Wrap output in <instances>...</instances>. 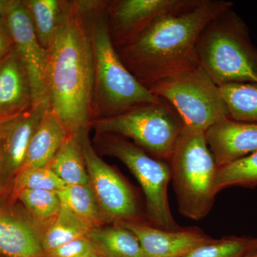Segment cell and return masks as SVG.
<instances>
[{"instance_id": "484cf974", "label": "cell", "mask_w": 257, "mask_h": 257, "mask_svg": "<svg viewBox=\"0 0 257 257\" xmlns=\"http://www.w3.org/2000/svg\"><path fill=\"white\" fill-rule=\"evenodd\" d=\"M67 186L49 166L44 167H26L13 179V196L16 197L24 189H40L58 192Z\"/></svg>"}, {"instance_id": "6da1fadb", "label": "cell", "mask_w": 257, "mask_h": 257, "mask_svg": "<svg viewBox=\"0 0 257 257\" xmlns=\"http://www.w3.org/2000/svg\"><path fill=\"white\" fill-rule=\"evenodd\" d=\"M225 0H193L188 6L165 15L117 52L128 70L147 88L199 64V35L213 19L233 8Z\"/></svg>"}, {"instance_id": "7402d4cb", "label": "cell", "mask_w": 257, "mask_h": 257, "mask_svg": "<svg viewBox=\"0 0 257 257\" xmlns=\"http://www.w3.org/2000/svg\"><path fill=\"white\" fill-rule=\"evenodd\" d=\"M91 229L73 212L61 205L58 214L41 238L44 252H50L74 239L87 236Z\"/></svg>"}, {"instance_id": "30bf717a", "label": "cell", "mask_w": 257, "mask_h": 257, "mask_svg": "<svg viewBox=\"0 0 257 257\" xmlns=\"http://www.w3.org/2000/svg\"><path fill=\"white\" fill-rule=\"evenodd\" d=\"M6 20L15 49L28 72L33 106L45 101L50 102L47 87L48 53L37 40L23 1L8 15Z\"/></svg>"}, {"instance_id": "d6a6232c", "label": "cell", "mask_w": 257, "mask_h": 257, "mask_svg": "<svg viewBox=\"0 0 257 257\" xmlns=\"http://www.w3.org/2000/svg\"><path fill=\"white\" fill-rule=\"evenodd\" d=\"M95 257H101V256H99V255H97V256H96Z\"/></svg>"}, {"instance_id": "836d02e7", "label": "cell", "mask_w": 257, "mask_h": 257, "mask_svg": "<svg viewBox=\"0 0 257 257\" xmlns=\"http://www.w3.org/2000/svg\"><path fill=\"white\" fill-rule=\"evenodd\" d=\"M256 251H257V248H256Z\"/></svg>"}, {"instance_id": "603a6c76", "label": "cell", "mask_w": 257, "mask_h": 257, "mask_svg": "<svg viewBox=\"0 0 257 257\" xmlns=\"http://www.w3.org/2000/svg\"><path fill=\"white\" fill-rule=\"evenodd\" d=\"M57 194L61 205L67 208L91 228H95L99 224L101 219L99 204L89 184L67 185Z\"/></svg>"}, {"instance_id": "4dcf8cb0", "label": "cell", "mask_w": 257, "mask_h": 257, "mask_svg": "<svg viewBox=\"0 0 257 257\" xmlns=\"http://www.w3.org/2000/svg\"><path fill=\"white\" fill-rule=\"evenodd\" d=\"M5 182L4 179H3V177H2L1 174H0V193L3 192L5 189Z\"/></svg>"}, {"instance_id": "4316f807", "label": "cell", "mask_w": 257, "mask_h": 257, "mask_svg": "<svg viewBox=\"0 0 257 257\" xmlns=\"http://www.w3.org/2000/svg\"><path fill=\"white\" fill-rule=\"evenodd\" d=\"M17 198L30 213L40 220L55 219L61 207L57 192L40 189H24Z\"/></svg>"}, {"instance_id": "5b68a950", "label": "cell", "mask_w": 257, "mask_h": 257, "mask_svg": "<svg viewBox=\"0 0 257 257\" xmlns=\"http://www.w3.org/2000/svg\"><path fill=\"white\" fill-rule=\"evenodd\" d=\"M168 163L179 211L202 220L214 205L218 170L204 132L184 126Z\"/></svg>"}, {"instance_id": "44dd1931", "label": "cell", "mask_w": 257, "mask_h": 257, "mask_svg": "<svg viewBox=\"0 0 257 257\" xmlns=\"http://www.w3.org/2000/svg\"><path fill=\"white\" fill-rule=\"evenodd\" d=\"M67 185H87L89 176L78 140L69 137L49 165Z\"/></svg>"}, {"instance_id": "9c48e42d", "label": "cell", "mask_w": 257, "mask_h": 257, "mask_svg": "<svg viewBox=\"0 0 257 257\" xmlns=\"http://www.w3.org/2000/svg\"><path fill=\"white\" fill-rule=\"evenodd\" d=\"M78 140L89 179L101 210L106 216L121 221H135L138 216L136 197L128 184L110 166L96 155L88 138L87 132Z\"/></svg>"}, {"instance_id": "cb8c5ba5", "label": "cell", "mask_w": 257, "mask_h": 257, "mask_svg": "<svg viewBox=\"0 0 257 257\" xmlns=\"http://www.w3.org/2000/svg\"><path fill=\"white\" fill-rule=\"evenodd\" d=\"M257 186V152L218 167L214 190L216 194L227 187Z\"/></svg>"}, {"instance_id": "d6986e66", "label": "cell", "mask_w": 257, "mask_h": 257, "mask_svg": "<svg viewBox=\"0 0 257 257\" xmlns=\"http://www.w3.org/2000/svg\"><path fill=\"white\" fill-rule=\"evenodd\" d=\"M35 35L40 45L48 48L60 26L65 10V3L57 0H25Z\"/></svg>"}, {"instance_id": "7a4b0ae2", "label": "cell", "mask_w": 257, "mask_h": 257, "mask_svg": "<svg viewBox=\"0 0 257 257\" xmlns=\"http://www.w3.org/2000/svg\"><path fill=\"white\" fill-rule=\"evenodd\" d=\"M77 4H67L47 48L50 108L68 134L87 132L93 112L94 63L90 35Z\"/></svg>"}, {"instance_id": "2e32d148", "label": "cell", "mask_w": 257, "mask_h": 257, "mask_svg": "<svg viewBox=\"0 0 257 257\" xmlns=\"http://www.w3.org/2000/svg\"><path fill=\"white\" fill-rule=\"evenodd\" d=\"M0 253L7 257H43L41 239L30 221L0 206Z\"/></svg>"}, {"instance_id": "f1b7e54d", "label": "cell", "mask_w": 257, "mask_h": 257, "mask_svg": "<svg viewBox=\"0 0 257 257\" xmlns=\"http://www.w3.org/2000/svg\"><path fill=\"white\" fill-rule=\"evenodd\" d=\"M14 46L6 18H0V63Z\"/></svg>"}, {"instance_id": "1f68e13d", "label": "cell", "mask_w": 257, "mask_h": 257, "mask_svg": "<svg viewBox=\"0 0 257 257\" xmlns=\"http://www.w3.org/2000/svg\"><path fill=\"white\" fill-rule=\"evenodd\" d=\"M249 257H257V251H256V250Z\"/></svg>"}, {"instance_id": "8fae6325", "label": "cell", "mask_w": 257, "mask_h": 257, "mask_svg": "<svg viewBox=\"0 0 257 257\" xmlns=\"http://www.w3.org/2000/svg\"><path fill=\"white\" fill-rule=\"evenodd\" d=\"M193 0H119L109 8L114 45L126 46L162 17L188 6Z\"/></svg>"}, {"instance_id": "f546056e", "label": "cell", "mask_w": 257, "mask_h": 257, "mask_svg": "<svg viewBox=\"0 0 257 257\" xmlns=\"http://www.w3.org/2000/svg\"><path fill=\"white\" fill-rule=\"evenodd\" d=\"M20 2V0H0V18H6Z\"/></svg>"}, {"instance_id": "83f0119b", "label": "cell", "mask_w": 257, "mask_h": 257, "mask_svg": "<svg viewBox=\"0 0 257 257\" xmlns=\"http://www.w3.org/2000/svg\"><path fill=\"white\" fill-rule=\"evenodd\" d=\"M95 246L87 236L78 238L45 253L46 257H95Z\"/></svg>"}, {"instance_id": "8992f818", "label": "cell", "mask_w": 257, "mask_h": 257, "mask_svg": "<svg viewBox=\"0 0 257 257\" xmlns=\"http://www.w3.org/2000/svg\"><path fill=\"white\" fill-rule=\"evenodd\" d=\"M97 133L130 139L152 157L169 162L184 122L170 103L162 99L94 121Z\"/></svg>"}, {"instance_id": "ffe728a7", "label": "cell", "mask_w": 257, "mask_h": 257, "mask_svg": "<svg viewBox=\"0 0 257 257\" xmlns=\"http://www.w3.org/2000/svg\"><path fill=\"white\" fill-rule=\"evenodd\" d=\"M219 89L229 118L257 122V82L232 83Z\"/></svg>"}, {"instance_id": "52a82bcc", "label": "cell", "mask_w": 257, "mask_h": 257, "mask_svg": "<svg viewBox=\"0 0 257 257\" xmlns=\"http://www.w3.org/2000/svg\"><path fill=\"white\" fill-rule=\"evenodd\" d=\"M149 89L170 103L187 127L205 133L229 117L219 87L199 64L162 79Z\"/></svg>"}, {"instance_id": "e0dca14e", "label": "cell", "mask_w": 257, "mask_h": 257, "mask_svg": "<svg viewBox=\"0 0 257 257\" xmlns=\"http://www.w3.org/2000/svg\"><path fill=\"white\" fill-rule=\"evenodd\" d=\"M68 138L63 125L51 108H49L32 136L24 167H44L50 165Z\"/></svg>"}, {"instance_id": "3957f363", "label": "cell", "mask_w": 257, "mask_h": 257, "mask_svg": "<svg viewBox=\"0 0 257 257\" xmlns=\"http://www.w3.org/2000/svg\"><path fill=\"white\" fill-rule=\"evenodd\" d=\"M198 62L218 87L257 82V48L232 8L208 24L196 47Z\"/></svg>"}, {"instance_id": "5bb4252c", "label": "cell", "mask_w": 257, "mask_h": 257, "mask_svg": "<svg viewBox=\"0 0 257 257\" xmlns=\"http://www.w3.org/2000/svg\"><path fill=\"white\" fill-rule=\"evenodd\" d=\"M204 136L218 167L257 152V122L225 118L208 128Z\"/></svg>"}, {"instance_id": "d4e9b609", "label": "cell", "mask_w": 257, "mask_h": 257, "mask_svg": "<svg viewBox=\"0 0 257 257\" xmlns=\"http://www.w3.org/2000/svg\"><path fill=\"white\" fill-rule=\"evenodd\" d=\"M257 248V239L229 236L213 239L185 257H249Z\"/></svg>"}, {"instance_id": "ba28073f", "label": "cell", "mask_w": 257, "mask_h": 257, "mask_svg": "<svg viewBox=\"0 0 257 257\" xmlns=\"http://www.w3.org/2000/svg\"><path fill=\"white\" fill-rule=\"evenodd\" d=\"M103 147L106 154L117 158L138 179L146 199L147 214L161 229H180L176 223L168 200L170 167L165 161L150 156L146 151L122 137L104 135Z\"/></svg>"}, {"instance_id": "ac0fdd59", "label": "cell", "mask_w": 257, "mask_h": 257, "mask_svg": "<svg viewBox=\"0 0 257 257\" xmlns=\"http://www.w3.org/2000/svg\"><path fill=\"white\" fill-rule=\"evenodd\" d=\"M87 237L101 257H145L137 236L118 223L105 228H92Z\"/></svg>"}, {"instance_id": "4fadbf2b", "label": "cell", "mask_w": 257, "mask_h": 257, "mask_svg": "<svg viewBox=\"0 0 257 257\" xmlns=\"http://www.w3.org/2000/svg\"><path fill=\"white\" fill-rule=\"evenodd\" d=\"M117 223L137 236L145 257H185L214 239L196 228L168 230L137 221Z\"/></svg>"}, {"instance_id": "9a60e30c", "label": "cell", "mask_w": 257, "mask_h": 257, "mask_svg": "<svg viewBox=\"0 0 257 257\" xmlns=\"http://www.w3.org/2000/svg\"><path fill=\"white\" fill-rule=\"evenodd\" d=\"M33 106L28 72L15 46L0 63V122Z\"/></svg>"}, {"instance_id": "7c38bea8", "label": "cell", "mask_w": 257, "mask_h": 257, "mask_svg": "<svg viewBox=\"0 0 257 257\" xmlns=\"http://www.w3.org/2000/svg\"><path fill=\"white\" fill-rule=\"evenodd\" d=\"M50 103L45 101L13 119L0 122V174L14 179L26 162L29 145Z\"/></svg>"}, {"instance_id": "277c9868", "label": "cell", "mask_w": 257, "mask_h": 257, "mask_svg": "<svg viewBox=\"0 0 257 257\" xmlns=\"http://www.w3.org/2000/svg\"><path fill=\"white\" fill-rule=\"evenodd\" d=\"M89 35L94 63V96L103 115L100 118L161 102L162 99L142 84L120 58L106 17H99L93 23Z\"/></svg>"}]
</instances>
